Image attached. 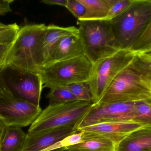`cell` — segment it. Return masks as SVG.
Listing matches in <instances>:
<instances>
[{
  "label": "cell",
  "mask_w": 151,
  "mask_h": 151,
  "mask_svg": "<svg viewBox=\"0 0 151 151\" xmlns=\"http://www.w3.org/2000/svg\"><path fill=\"white\" fill-rule=\"evenodd\" d=\"M45 26L44 24H32L20 27L7 53L3 67L10 66L40 74L39 42Z\"/></svg>",
  "instance_id": "obj_1"
},
{
  "label": "cell",
  "mask_w": 151,
  "mask_h": 151,
  "mask_svg": "<svg viewBox=\"0 0 151 151\" xmlns=\"http://www.w3.org/2000/svg\"><path fill=\"white\" fill-rule=\"evenodd\" d=\"M77 24L84 54L92 64L120 50L116 45L110 20H78Z\"/></svg>",
  "instance_id": "obj_2"
},
{
  "label": "cell",
  "mask_w": 151,
  "mask_h": 151,
  "mask_svg": "<svg viewBox=\"0 0 151 151\" xmlns=\"http://www.w3.org/2000/svg\"><path fill=\"white\" fill-rule=\"evenodd\" d=\"M151 19V0H134L127 9L110 20L118 48L130 50Z\"/></svg>",
  "instance_id": "obj_3"
},
{
  "label": "cell",
  "mask_w": 151,
  "mask_h": 151,
  "mask_svg": "<svg viewBox=\"0 0 151 151\" xmlns=\"http://www.w3.org/2000/svg\"><path fill=\"white\" fill-rule=\"evenodd\" d=\"M130 65L117 75L96 104L138 103L151 99V80Z\"/></svg>",
  "instance_id": "obj_4"
},
{
  "label": "cell",
  "mask_w": 151,
  "mask_h": 151,
  "mask_svg": "<svg viewBox=\"0 0 151 151\" xmlns=\"http://www.w3.org/2000/svg\"><path fill=\"white\" fill-rule=\"evenodd\" d=\"M93 64L85 55L46 66L40 74L43 88L65 87L89 81Z\"/></svg>",
  "instance_id": "obj_5"
},
{
  "label": "cell",
  "mask_w": 151,
  "mask_h": 151,
  "mask_svg": "<svg viewBox=\"0 0 151 151\" xmlns=\"http://www.w3.org/2000/svg\"><path fill=\"white\" fill-rule=\"evenodd\" d=\"M42 81L39 74L6 66L0 70V90L12 96L40 106Z\"/></svg>",
  "instance_id": "obj_6"
},
{
  "label": "cell",
  "mask_w": 151,
  "mask_h": 151,
  "mask_svg": "<svg viewBox=\"0 0 151 151\" xmlns=\"http://www.w3.org/2000/svg\"><path fill=\"white\" fill-rule=\"evenodd\" d=\"M94 104L76 101L61 104L50 105L42 111L32 123L28 133H36L70 125H76L88 114Z\"/></svg>",
  "instance_id": "obj_7"
},
{
  "label": "cell",
  "mask_w": 151,
  "mask_h": 151,
  "mask_svg": "<svg viewBox=\"0 0 151 151\" xmlns=\"http://www.w3.org/2000/svg\"><path fill=\"white\" fill-rule=\"evenodd\" d=\"M137 55L129 49H120L110 56L93 64L91 77L88 81L96 104L112 82L129 66Z\"/></svg>",
  "instance_id": "obj_8"
},
{
  "label": "cell",
  "mask_w": 151,
  "mask_h": 151,
  "mask_svg": "<svg viewBox=\"0 0 151 151\" xmlns=\"http://www.w3.org/2000/svg\"><path fill=\"white\" fill-rule=\"evenodd\" d=\"M42 111L40 106L18 99L5 91L0 92V120L7 126H27Z\"/></svg>",
  "instance_id": "obj_9"
},
{
  "label": "cell",
  "mask_w": 151,
  "mask_h": 151,
  "mask_svg": "<svg viewBox=\"0 0 151 151\" xmlns=\"http://www.w3.org/2000/svg\"><path fill=\"white\" fill-rule=\"evenodd\" d=\"M136 103L115 102L94 104L77 129L100 123L134 121Z\"/></svg>",
  "instance_id": "obj_10"
},
{
  "label": "cell",
  "mask_w": 151,
  "mask_h": 151,
  "mask_svg": "<svg viewBox=\"0 0 151 151\" xmlns=\"http://www.w3.org/2000/svg\"><path fill=\"white\" fill-rule=\"evenodd\" d=\"M78 32V28L74 26L63 27L54 25H46L42 32L39 42L40 71L48 64L61 40L65 36Z\"/></svg>",
  "instance_id": "obj_11"
},
{
  "label": "cell",
  "mask_w": 151,
  "mask_h": 151,
  "mask_svg": "<svg viewBox=\"0 0 151 151\" xmlns=\"http://www.w3.org/2000/svg\"><path fill=\"white\" fill-rule=\"evenodd\" d=\"M77 131L76 125H70L36 133H28L22 151H43Z\"/></svg>",
  "instance_id": "obj_12"
},
{
  "label": "cell",
  "mask_w": 151,
  "mask_h": 151,
  "mask_svg": "<svg viewBox=\"0 0 151 151\" xmlns=\"http://www.w3.org/2000/svg\"><path fill=\"white\" fill-rule=\"evenodd\" d=\"M147 126L136 121L106 122L81 129L78 130L102 136L111 141L115 146L136 130Z\"/></svg>",
  "instance_id": "obj_13"
},
{
  "label": "cell",
  "mask_w": 151,
  "mask_h": 151,
  "mask_svg": "<svg viewBox=\"0 0 151 151\" xmlns=\"http://www.w3.org/2000/svg\"><path fill=\"white\" fill-rule=\"evenodd\" d=\"M83 55H85L84 49L78 32L65 36L61 40L47 65Z\"/></svg>",
  "instance_id": "obj_14"
},
{
  "label": "cell",
  "mask_w": 151,
  "mask_h": 151,
  "mask_svg": "<svg viewBox=\"0 0 151 151\" xmlns=\"http://www.w3.org/2000/svg\"><path fill=\"white\" fill-rule=\"evenodd\" d=\"M151 150V125L145 126L124 138L115 146V151Z\"/></svg>",
  "instance_id": "obj_15"
},
{
  "label": "cell",
  "mask_w": 151,
  "mask_h": 151,
  "mask_svg": "<svg viewBox=\"0 0 151 151\" xmlns=\"http://www.w3.org/2000/svg\"><path fill=\"white\" fill-rule=\"evenodd\" d=\"M82 131V142L64 148L65 151H115V144L109 139L94 133Z\"/></svg>",
  "instance_id": "obj_16"
},
{
  "label": "cell",
  "mask_w": 151,
  "mask_h": 151,
  "mask_svg": "<svg viewBox=\"0 0 151 151\" xmlns=\"http://www.w3.org/2000/svg\"><path fill=\"white\" fill-rule=\"evenodd\" d=\"M85 7V13L78 20H105L117 0H79Z\"/></svg>",
  "instance_id": "obj_17"
},
{
  "label": "cell",
  "mask_w": 151,
  "mask_h": 151,
  "mask_svg": "<svg viewBox=\"0 0 151 151\" xmlns=\"http://www.w3.org/2000/svg\"><path fill=\"white\" fill-rule=\"evenodd\" d=\"M22 128L7 126L6 133L0 144V151H22L27 134Z\"/></svg>",
  "instance_id": "obj_18"
},
{
  "label": "cell",
  "mask_w": 151,
  "mask_h": 151,
  "mask_svg": "<svg viewBox=\"0 0 151 151\" xmlns=\"http://www.w3.org/2000/svg\"><path fill=\"white\" fill-rule=\"evenodd\" d=\"M136 55L151 51V19L130 48Z\"/></svg>",
  "instance_id": "obj_19"
},
{
  "label": "cell",
  "mask_w": 151,
  "mask_h": 151,
  "mask_svg": "<svg viewBox=\"0 0 151 151\" xmlns=\"http://www.w3.org/2000/svg\"><path fill=\"white\" fill-rule=\"evenodd\" d=\"M50 105L61 104L78 101L73 94L65 87L50 89L47 95Z\"/></svg>",
  "instance_id": "obj_20"
},
{
  "label": "cell",
  "mask_w": 151,
  "mask_h": 151,
  "mask_svg": "<svg viewBox=\"0 0 151 151\" xmlns=\"http://www.w3.org/2000/svg\"><path fill=\"white\" fill-rule=\"evenodd\" d=\"M65 87L70 90L79 101L93 103V97L88 82L74 83Z\"/></svg>",
  "instance_id": "obj_21"
},
{
  "label": "cell",
  "mask_w": 151,
  "mask_h": 151,
  "mask_svg": "<svg viewBox=\"0 0 151 151\" xmlns=\"http://www.w3.org/2000/svg\"><path fill=\"white\" fill-rule=\"evenodd\" d=\"M134 121L151 125V99L136 103Z\"/></svg>",
  "instance_id": "obj_22"
},
{
  "label": "cell",
  "mask_w": 151,
  "mask_h": 151,
  "mask_svg": "<svg viewBox=\"0 0 151 151\" xmlns=\"http://www.w3.org/2000/svg\"><path fill=\"white\" fill-rule=\"evenodd\" d=\"M83 132L78 130L76 133L65 137L43 151H54L76 145L82 142Z\"/></svg>",
  "instance_id": "obj_23"
},
{
  "label": "cell",
  "mask_w": 151,
  "mask_h": 151,
  "mask_svg": "<svg viewBox=\"0 0 151 151\" xmlns=\"http://www.w3.org/2000/svg\"><path fill=\"white\" fill-rule=\"evenodd\" d=\"M20 27L17 23L5 25L0 27V43H12Z\"/></svg>",
  "instance_id": "obj_24"
},
{
  "label": "cell",
  "mask_w": 151,
  "mask_h": 151,
  "mask_svg": "<svg viewBox=\"0 0 151 151\" xmlns=\"http://www.w3.org/2000/svg\"><path fill=\"white\" fill-rule=\"evenodd\" d=\"M130 66L151 80V61L143 59L137 56Z\"/></svg>",
  "instance_id": "obj_25"
},
{
  "label": "cell",
  "mask_w": 151,
  "mask_h": 151,
  "mask_svg": "<svg viewBox=\"0 0 151 151\" xmlns=\"http://www.w3.org/2000/svg\"><path fill=\"white\" fill-rule=\"evenodd\" d=\"M134 0H117L112 6L106 20H111L125 11L130 6Z\"/></svg>",
  "instance_id": "obj_26"
},
{
  "label": "cell",
  "mask_w": 151,
  "mask_h": 151,
  "mask_svg": "<svg viewBox=\"0 0 151 151\" xmlns=\"http://www.w3.org/2000/svg\"><path fill=\"white\" fill-rule=\"evenodd\" d=\"M70 12L78 20L85 13V7L79 0H68L66 7Z\"/></svg>",
  "instance_id": "obj_27"
},
{
  "label": "cell",
  "mask_w": 151,
  "mask_h": 151,
  "mask_svg": "<svg viewBox=\"0 0 151 151\" xmlns=\"http://www.w3.org/2000/svg\"><path fill=\"white\" fill-rule=\"evenodd\" d=\"M12 43L2 44L0 43V70L2 68L4 59Z\"/></svg>",
  "instance_id": "obj_28"
},
{
  "label": "cell",
  "mask_w": 151,
  "mask_h": 151,
  "mask_svg": "<svg viewBox=\"0 0 151 151\" xmlns=\"http://www.w3.org/2000/svg\"><path fill=\"white\" fill-rule=\"evenodd\" d=\"M13 1V0H0V15L12 11L10 4Z\"/></svg>",
  "instance_id": "obj_29"
},
{
  "label": "cell",
  "mask_w": 151,
  "mask_h": 151,
  "mask_svg": "<svg viewBox=\"0 0 151 151\" xmlns=\"http://www.w3.org/2000/svg\"><path fill=\"white\" fill-rule=\"evenodd\" d=\"M68 0H43L42 3L48 5H57L66 7Z\"/></svg>",
  "instance_id": "obj_30"
},
{
  "label": "cell",
  "mask_w": 151,
  "mask_h": 151,
  "mask_svg": "<svg viewBox=\"0 0 151 151\" xmlns=\"http://www.w3.org/2000/svg\"><path fill=\"white\" fill-rule=\"evenodd\" d=\"M7 127L6 125L0 120V144L5 135Z\"/></svg>",
  "instance_id": "obj_31"
},
{
  "label": "cell",
  "mask_w": 151,
  "mask_h": 151,
  "mask_svg": "<svg viewBox=\"0 0 151 151\" xmlns=\"http://www.w3.org/2000/svg\"><path fill=\"white\" fill-rule=\"evenodd\" d=\"M139 57L146 60L151 61V51L148 53H144V54H141V55H137Z\"/></svg>",
  "instance_id": "obj_32"
},
{
  "label": "cell",
  "mask_w": 151,
  "mask_h": 151,
  "mask_svg": "<svg viewBox=\"0 0 151 151\" xmlns=\"http://www.w3.org/2000/svg\"><path fill=\"white\" fill-rule=\"evenodd\" d=\"M54 151H65L64 148H63V149H60V150H57Z\"/></svg>",
  "instance_id": "obj_33"
},
{
  "label": "cell",
  "mask_w": 151,
  "mask_h": 151,
  "mask_svg": "<svg viewBox=\"0 0 151 151\" xmlns=\"http://www.w3.org/2000/svg\"><path fill=\"white\" fill-rule=\"evenodd\" d=\"M5 25H4V24H2V23H1V22H0V27H2L4 26H5Z\"/></svg>",
  "instance_id": "obj_34"
},
{
  "label": "cell",
  "mask_w": 151,
  "mask_h": 151,
  "mask_svg": "<svg viewBox=\"0 0 151 151\" xmlns=\"http://www.w3.org/2000/svg\"><path fill=\"white\" fill-rule=\"evenodd\" d=\"M146 151H151V150Z\"/></svg>",
  "instance_id": "obj_35"
},
{
  "label": "cell",
  "mask_w": 151,
  "mask_h": 151,
  "mask_svg": "<svg viewBox=\"0 0 151 151\" xmlns=\"http://www.w3.org/2000/svg\"><path fill=\"white\" fill-rule=\"evenodd\" d=\"M1 90H0V92H1Z\"/></svg>",
  "instance_id": "obj_36"
}]
</instances>
